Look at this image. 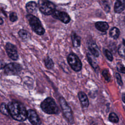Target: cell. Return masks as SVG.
Masks as SVG:
<instances>
[{
    "instance_id": "ba28073f",
    "label": "cell",
    "mask_w": 125,
    "mask_h": 125,
    "mask_svg": "<svg viewBox=\"0 0 125 125\" xmlns=\"http://www.w3.org/2000/svg\"><path fill=\"white\" fill-rule=\"evenodd\" d=\"M5 50L8 56L14 61L17 60L19 58L18 51L16 46L13 44L7 42L5 45Z\"/></svg>"
},
{
    "instance_id": "9a60e30c",
    "label": "cell",
    "mask_w": 125,
    "mask_h": 125,
    "mask_svg": "<svg viewBox=\"0 0 125 125\" xmlns=\"http://www.w3.org/2000/svg\"><path fill=\"white\" fill-rule=\"evenodd\" d=\"M95 26L96 28L101 31V32H105L106 31L109 27V25L108 23L104 21H98L95 23Z\"/></svg>"
},
{
    "instance_id": "f1b7e54d",
    "label": "cell",
    "mask_w": 125,
    "mask_h": 125,
    "mask_svg": "<svg viewBox=\"0 0 125 125\" xmlns=\"http://www.w3.org/2000/svg\"><path fill=\"white\" fill-rule=\"evenodd\" d=\"M115 77L116 78V80H117V82L120 85V86H122L123 85V83L122 82V79H121V77L120 76V75L118 73H116L115 74Z\"/></svg>"
},
{
    "instance_id": "d4e9b609",
    "label": "cell",
    "mask_w": 125,
    "mask_h": 125,
    "mask_svg": "<svg viewBox=\"0 0 125 125\" xmlns=\"http://www.w3.org/2000/svg\"><path fill=\"white\" fill-rule=\"evenodd\" d=\"M102 75L106 81L107 82L110 81L111 79V76L107 69H104L102 72Z\"/></svg>"
},
{
    "instance_id": "5bb4252c",
    "label": "cell",
    "mask_w": 125,
    "mask_h": 125,
    "mask_svg": "<svg viewBox=\"0 0 125 125\" xmlns=\"http://www.w3.org/2000/svg\"><path fill=\"white\" fill-rule=\"evenodd\" d=\"M88 49L91 53L95 57H98L99 56V51L98 47L95 42H89L88 45Z\"/></svg>"
},
{
    "instance_id": "277c9868",
    "label": "cell",
    "mask_w": 125,
    "mask_h": 125,
    "mask_svg": "<svg viewBox=\"0 0 125 125\" xmlns=\"http://www.w3.org/2000/svg\"><path fill=\"white\" fill-rule=\"evenodd\" d=\"M38 7L40 11L44 15H52L55 10V4L48 0H39Z\"/></svg>"
},
{
    "instance_id": "e0dca14e",
    "label": "cell",
    "mask_w": 125,
    "mask_h": 125,
    "mask_svg": "<svg viewBox=\"0 0 125 125\" xmlns=\"http://www.w3.org/2000/svg\"><path fill=\"white\" fill-rule=\"evenodd\" d=\"M86 57L90 64L92 66L93 68H94L95 69H96L98 67V65L97 63V62L95 59L94 57V56L92 54H91L90 53H87L86 55Z\"/></svg>"
},
{
    "instance_id": "4fadbf2b",
    "label": "cell",
    "mask_w": 125,
    "mask_h": 125,
    "mask_svg": "<svg viewBox=\"0 0 125 125\" xmlns=\"http://www.w3.org/2000/svg\"><path fill=\"white\" fill-rule=\"evenodd\" d=\"M125 8V0H117L114 5V11L120 13Z\"/></svg>"
},
{
    "instance_id": "603a6c76",
    "label": "cell",
    "mask_w": 125,
    "mask_h": 125,
    "mask_svg": "<svg viewBox=\"0 0 125 125\" xmlns=\"http://www.w3.org/2000/svg\"><path fill=\"white\" fill-rule=\"evenodd\" d=\"M109 120L112 123H118L119 121V118L118 117L117 115L113 112L110 113L108 116Z\"/></svg>"
},
{
    "instance_id": "7402d4cb",
    "label": "cell",
    "mask_w": 125,
    "mask_h": 125,
    "mask_svg": "<svg viewBox=\"0 0 125 125\" xmlns=\"http://www.w3.org/2000/svg\"><path fill=\"white\" fill-rule=\"evenodd\" d=\"M101 5L106 12H108L110 11V6L108 0H101Z\"/></svg>"
},
{
    "instance_id": "5b68a950",
    "label": "cell",
    "mask_w": 125,
    "mask_h": 125,
    "mask_svg": "<svg viewBox=\"0 0 125 125\" xmlns=\"http://www.w3.org/2000/svg\"><path fill=\"white\" fill-rule=\"evenodd\" d=\"M59 101L64 116L69 123L73 124L74 123V118L71 107L67 104L63 97H60Z\"/></svg>"
},
{
    "instance_id": "7c38bea8",
    "label": "cell",
    "mask_w": 125,
    "mask_h": 125,
    "mask_svg": "<svg viewBox=\"0 0 125 125\" xmlns=\"http://www.w3.org/2000/svg\"><path fill=\"white\" fill-rule=\"evenodd\" d=\"M38 5L34 1H30L26 4L25 8L27 12L29 14H32L37 11Z\"/></svg>"
},
{
    "instance_id": "44dd1931",
    "label": "cell",
    "mask_w": 125,
    "mask_h": 125,
    "mask_svg": "<svg viewBox=\"0 0 125 125\" xmlns=\"http://www.w3.org/2000/svg\"><path fill=\"white\" fill-rule=\"evenodd\" d=\"M0 112L5 115L8 116V115L10 114L9 110H8V105L4 103H2L1 104L0 107Z\"/></svg>"
},
{
    "instance_id": "484cf974",
    "label": "cell",
    "mask_w": 125,
    "mask_h": 125,
    "mask_svg": "<svg viewBox=\"0 0 125 125\" xmlns=\"http://www.w3.org/2000/svg\"><path fill=\"white\" fill-rule=\"evenodd\" d=\"M117 69L121 73L125 74V67L121 63H118L117 64Z\"/></svg>"
},
{
    "instance_id": "52a82bcc",
    "label": "cell",
    "mask_w": 125,
    "mask_h": 125,
    "mask_svg": "<svg viewBox=\"0 0 125 125\" xmlns=\"http://www.w3.org/2000/svg\"><path fill=\"white\" fill-rule=\"evenodd\" d=\"M4 72L8 75H18L21 71V65L16 62H11L4 66L3 67Z\"/></svg>"
},
{
    "instance_id": "ffe728a7",
    "label": "cell",
    "mask_w": 125,
    "mask_h": 125,
    "mask_svg": "<svg viewBox=\"0 0 125 125\" xmlns=\"http://www.w3.org/2000/svg\"><path fill=\"white\" fill-rule=\"evenodd\" d=\"M44 62L45 67L48 69H52L54 67V64L52 61V60L49 57H46L44 59Z\"/></svg>"
},
{
    "instance_id": "7a4b0ae2",
    "label": "cell",
    "mask_w": 125,
    "mask_h": 125,
    "mask_svg": "<svg viewBox=\"0 0 125 125\" xmlns=\"http://www.w3.org/2000/svg\"><path fill=\"white\" fill-rule=\"evenodd\" d=\"M41 107L42 110L48 114H56L59 113V108L51 97H47L41 104Z\"/></svg>"
},
{
    "instance_id": "4dcf8cb0",
    "label": "cell",
    "mask_w": 125,
    "mask_h": 125,
    "mask_svg": "<svg viewBox=\"0 0 125 125\" xmlns=\"http://www.w3.org/2000/svg\"><path fill=\"white\" fill-rule=\"evenodd\" d=\"M3 22V20H2V19L1 18H0V24L1 25V24H2Z\"/></svg>"
},
{
    "instance_id": "3957f363",
    "label": "cell",
    "mask_w": 125,
    "mask_h": 125,
    "mask_svg": "<svg viewBox=\"0 0 125 125\" xmlns=\"http://www.w3.org/2000/svg\"><path fill=\"white\" fill-rule=\"evenodd\" d=\"M26 17L33 31L38 35H43L45 30L40 20L31 14L27 15Z\"/></svg>"
},
{
    "instance_id": "30bf717a",
    "label": "cell",
    "mask_w": 125,
    "mask_h": 125,
    "mask_svg": "<svg viewBox=\"0 0 125 125\" xmlns=\"http://www.w3.org/2000/svg\"><path fill=\"white\" fill-rule=\"evenodd\" d=\"M52 15L54 18L59 20L64 23H68L70 21L69 16L65 12L55 10Z\"/></svg>"
},
{
    "instance_id": "8fae6325",
    "label": "cell",
    "mask_w": 125,
    "mask_h": 125,
    "mask_svg": "<svg viewBox=\"0 0 125 125\" xmlns=\"http://www.w3.org/2000/svg\"><path fill=\"white\" fill-rule=\"evenodd\" d=\"M78 96L82 106L84 108L87 107L89 105V101L86 94L83 91H80Z\"/></svg>"
},
{
    "instance_id": "cb8c5ba5",
    "label": "cell",
    "mask_w": 125,
    "mask_h": 125,
    "mask_svg": "<svg viewBox=\"0 0 125 125\" xmlns=\"http://www.w3.org/2000/svg\"><path fill=\"white\" fill-rule=\"evenodd\" d=\"M118 53L119 55L124 59H125V45H120L118 48Z\"/></svg>"
},
{
    "instance_id": "4316f807",
    "label": "cell",
    "mask_w": 125,
    "mask_h": 125,
    "mask_svg": "<svg viewBox=\"0 0 125 125\" xmlns=\"http://www.w3.org/2000/svg\"><path fill=\"white\" fill-rule=\"evenodd\" d=\"M9 19L11 21L15 22L18 20L17 14L15 12H11L9 14Z\"/></svg>"
},
{
    "instance_id": "83f0119b",
    "label": "cell",
    "mask_w": 125,
    "mask_h": 125,
    "mask_svg": "<svg viewBox=\"0 0 125 125\" xmlns=\"http://www.w3.org/2000/svg\"><path fill=\"white\" fill-rule=\"evenodd\" d=\"M104 53H105V55L107 58V59L110 61H112L113 60V56H112V55L111 54V53L107 49H105L104 50Z\"/></svg>"
},
{
    "instance_id": "f546056e",
    "label": "cell",
    "mask_w": 125,
    "mask_h": 125,
    "mask_svg": "<svg viewBox=\"0 0 125 125\" xmlns=\"http://www.w3.org/2000/svg\"><path fill=\"white\" fill-rule=\"evenodd\" d=\"M122 101L123 102L125 103V93L123 94L122 95Z\"/></svg>"
},
{
    "instance_id": "2e32d148",
    "label": "cell",
    "mask_w": 125,
    "mask_h": 125,
    "mask_svg": "<svg viewBox=\"0 0 125 125\" xmlns=\"http://www.w3.org/2000/svg\"><path fill=\"white\" fill-rule=\"evenodd\" d=\"M71 39L73 45L75 47H79L81 45V37L77 35L75 32H73L71 34Z\"/></svg>"
},
{
    "instance_id": "6da1fadb",
    "label": "cell",
    "mask_w": 125,
    "mask_h": 125,
    "mask_svg": "<svg viewBox=\"0 0 125 125\" xmlns=\"http://www.w3.org/2000/svg\"><path fill=\"white\" fill-rule=\"evenodd\" d=\"M7 105L9 114L14 120L23 122L27 118V111L21 102L12 101L10 102Z\"/></svg>"
},
{
    "instance_id": "9c48e42d",
    "label": "cell",
    "mask_w": 125,
    "mask_h": 125,
    "mask_svg": "<svg viewBox=\"0 0 125 125\" xmlns=\"http://www.w3.org/2000/svg\"><path fill=\"white\" fill-rule=\"evenodd\" d=\"M27 119L33 125H39L42 124L41 120L36 112L31 109L27 110Z\"/></svg>"
},
{
    "instance_id": "ac0fdd59",
    "label": "cell",
    "mask_w": 125,
    "mask_h": 125,
    "mask_svg": "<svg viewBox=\"0 0 125 125\" xmlns=\"http://www.w3.org/2000/svg\"><path fill=\"white\" fill-rule=\"evenodd\" d=\"M120 32L119 29L115 27L111 28L109 31V35L110 37L115 40L118 38L120 35Z\"/></svg>"
},
{
    "instance_id": "8992f818",
    "label": "cell",
    "mask_w": 125,
    "mask_h": 125,
    "mask_svg": "<svg viewBox=\"0 0 125 125\" xmlns=\"http://www.w3.org/2000/svg\"><path fill=\"white\" fill-rule=\"evenodd\" d=\"M67 62L71 68L75 71H80L82 68V63L78 57L73 53L67 56Z\"/></svg>"
},
{
    "instance_id": "d6986e66",
    "label": "cell",
    "mask_w": 125,
    "mask_h": 125,
    "mask_svg": "<svg viewBox=\"0 0 125 125\" xmlns=\"http://www.w3.org/2000/svg\"><path fill=\"white\" fill-rule=\"evenodd\" d=\"M19 36L23 40L26 41L30 39V36L29 33L24 29H21L18 32Z\"/></svg>"
}]
</instances>
